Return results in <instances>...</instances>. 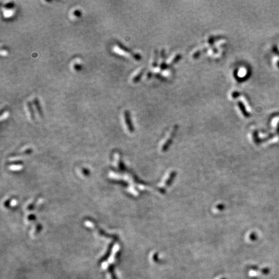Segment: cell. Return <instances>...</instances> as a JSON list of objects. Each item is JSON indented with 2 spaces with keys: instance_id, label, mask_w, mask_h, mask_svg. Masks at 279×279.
<instances>
[{
  "instance_id": "6da1fadb",
  "label": "cell",
  "mask_w": 279,
  "mask_h": 279,
  "mask_svg": "<svg viewBox=\"0 0 279 279\" xmlns=\"http://www.w3.org/2000/svg\"><path fill=\"white\" fill-rule=\"evenodd\" d=\"M123 116H124V119H125V122L126 126L129 129V131L130 132H133L134 131V128L132 124V122L131 120V115H130V112H129L128 111H125L123 112Z\"/></svg>"
},
{
  "instance_id": "7a4b0ae2",
  "label": "cell",
  "mask_w": 279,
  "mask_h": 279,
  "mask_svg": "<svg viewBox=\"0 0 279 279\" xmlns=\"http://www.w3.org/2000/svg\"><path fill=\"white\" fill-rule=\"evenodd\" d=\"M117 45H118V47L119 49H120L122 51H123L124 53H128V54H132L133 56V58H134L136 59V60H140V56L138 55V54H133L130 50H129L128 48H127L126 46H124L123 45H122L121 43L118 42V43H117Z\"/></svg>"
},
{
  "instance_id": "3957f363",
  "label": "cell",
  "mask_w": 279,
  "mask_h": 279,
  "mask_svg": "<svg viewBox=\"0 0 279 279\" xmlns=\"http://www.w3.org/2000/svg\"><path fill=\"white\" fill-rule=\"evenodd\" d=\"M33 103H34V105L36 107V111L38 112V115L40 117H43V111H42V108H41V105H40V102L38 99V98H34V100H33Z\"/></svg>"
},
{
  "instance_id": "277c9868",
  "label": "cell",
  "mask_w": 279,
  "mask_h": 279,
  "mask_svg": "<svg viewBox=\"0 0 279 279\" xmlns=\"http://www.w3.org/2000/svg\"><path fill=\"white\" fill-rule=\"evenodd\" d=\"M27 108H28V111H29L30 118L34 120L35 119V116H34V110H33L32 103H31L30 102H27Z\"/></svg>"
},
{
  "instance_id": "5b68a950",
  "label": "cell",
  "mask_w": 279,
  "mask_h": 279,
  "mask_svg": "<svg viewBox=\"0 0 279 279\" xmlns=\"http://www.w3.org/2000/svg\"><path fill=\"white\" fill-rule=\"evenodd\" d=\"M143 71H144L143 69H142V71H140V72H138V74L137 75H136L135 76H134V77L133 78V81L134 82V83H136V82H138L140 80L141 77H142V75H143Z\"/></svg>"
},
{
  "instance_id": "8992f818",
  "label": "cell",
  "mask_w": 279,
  "mask_h": 279,
  "mask_svg": "<svg viewBox=\"0 0 279 279\" xmlns=\"http://www.w3.org/2000/svg\"><path fill=\"white\" fill-rule=\"evenodd\" d=\"M239 106H240V107L241 108H240V109L242 110V112H243V114H244V115L245 116H246V117H247V116H249V115H248V114H247V113L246 112V110L244 109V106H242V103H241L240 102H239Z\"/></svg>"
},
{
  "instance_id": "52a82bcc",
  "label": "cell",
  "mask_w": 279,
  "mask_h": 279,
  "mask_svg": "<svg viewBox=\"0 0 279 279\" xmlns=\"http://www.w3.org/2000/svg\"><path fill=\"white\" fill-rule=\"evenodd\" d=\"M5 8H7V9H11L14 7V3L13 2H9L7 4H5V6H4Z\"/></svg>"
},
{
  "instance_id": "ba28073f",
  "label": "cell",
  "mask_w": 279,
  "mask_h": 279,
  "mask_svg": "<svg viewBox=\"0 0 279 279\" xmlns=\"http://www.w3.org/2000/svg\"><path fill=\"white\" fill-rule=\"evenodd\" d=\"M74 14L76 15V16H78L80 17V15H81V12L79 10H76L74 12Z\"/></svg>"
},
{
  "instance_id": "9c48e42d",
  "label": "cell",
  "mask_w": 279,
  "mask_h": 279,
  "mask_svg": "<svg viewBox=\"0 0 279 279\" xmlns=\"http://www.w3.org/2000/svg\"><path fill=\"white\" fill-rule=\"evenodd\" d=\"M74 69L76 70V71H79L81 69V65H79V64H74Z\"/></svg>"
}]
</instances>
